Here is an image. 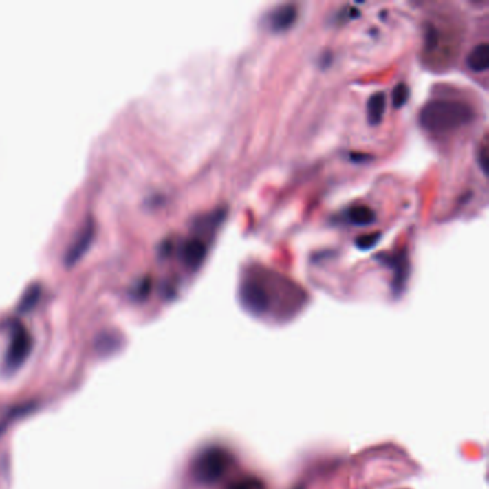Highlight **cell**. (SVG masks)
I'll list each match as a JSON object with an SVG mask.
<instances>
[{"mask_svg": "<svg viewBox=\"0 0 489 489\" xmlns=\"http://www.w3.org/2000/svg\"><path fill=\"white\" fill-rule=\"evenodd\" d=\"M474 109L459 100L433 99L420 109L419 122L432 132H446L468 125L474 120Z\"/></svg>", "mask_w": 489, "mask_h": 489, "instance_id": "1", "label": "cell"}, {"mask_svg": "<svg viewBox=\"0 0 489 489\" xmlns=\"http://www.w3.org/2000/svg\"><path fill=\"white\" fill-rule=\"evenodd\" d=\"M228 468V453L218 446H210L198 453L193 462L194 478L204 485L220 481Z\"/></svg>", "mask_w": 489, "mask_h": 489, "instance_id": "2", "label": "cell"}, {"mask_svg": "<svg viewBox=\"0 0 489 489\" xmlns=\"http://www.w3.org/2000/svg\"><path fill=\"white\" fill-rule=\"evenodd\" d=\"M240 300L243 306L252 314H263L270 307V296L263 285L257 281H246L240 289Z\"/></svg>", "mask_w": 489, "mask_h": 489, "instance_id": "3", "label": "cell"}, {"mask_svg": "<svg viewBox=\"0 0 489 489\" xmlns=\"http://www.w3.org/2000/svg\"><path fill=\"white\" fill-rule=\"evenodd\" d=\"M32 349V337L28 333V330L18 325V327L14 329L13 336H12V342L8 350L6 355V365L9 369H16L19 367L25 359L28 358L29 351Z\"/></svg>", "mask_w": 489, "mask_h": 489, "instance_id": "4", "label": "cell"}, {"mask_svg": "<svg viewBox=\"0 0 489 489\" xmlns=\"http://www.w3.org/2000/svg\"><path fill=\"white\" fill-rule=\"evenodd\" d=\"M94 234H95V223L92 218H88V220L82 224L79 231L75 234V237L69 244V247L66 248V254H65L66 264H72L80 257L82 252L85 251L91 244Z\"/></svg>", "mask_w": 489, "mask_h": 489, "instance_id": "5", "label": "cell"}, {"mask_svg": "<svg viewBox=\"0 0 489 489\" xmlns=\"http://www.w3.org/2000/svg\"><path fill=\"white\" fill-rule=\"evenodd\" d=\"M297 19V8L292 3L280 5L270 12L267 18V25L276 33L289 30Z\"/></svg>", "mask_w": 489, "mask_h": 489, "instance_id": "6", "label": "cell"}, {"mask_svg": "<svg viewBox=\"0 0 489 489\" xmlns=\"http://www.w3.org/2000/svg\"><path fill=\"white\" fill-rule=\"evenodd\" d=\"M383 263L389 265L393 270V290L400 293L406 284L408 274H409V261L406 252H398L395 256H387L383 259Z\"/></svg>", "mask_w": 489, "mask_h": 489, "instance_id": "7", "label": "cell"}, {"mask_svg": "<svg viewBox=\"0 0 489 489\" xmlns=\"http://www.w3.org/2000/svg\"><path fill=\"white\" fill-rule=\"evenodd\" d=\"M206 256H207V247L204 241H201L198 239L187 240L181 247V260L184 261L185 265L193 270L198 268L202 264Z\"/></svg>", "mask_w": 489, "mask_h": 489, "instance_id": "8", "label": "cell"}, {"mask_svg": "<svg viewBox=\"0 0 489 489\" xmlns=\"http://www.w3.org/2000/svg\"><path fill=\"white\" fill-rule=\"evenodd\" d=\"M466 65L470 71L485 72L489 67V45L483 42L472 49L466 58Z\"/></svg>", "mask_w": 489, "mask_h": 489, "instance_id": "9", "label": "cell"}, {"mask_svg": "<svg viewBox=\"0 0 489 489\" xmlns=\"http://www.w3.org/2000/svg\"><path fill=\"white\" fill-rule=\"evenodd\" d=\"M386 108V96L383 92H376L367 100V121L370 125H379L383 120Z\"/></svg>", "mask_w": 489, "mask_h": 489, "instance_id": "10", "label": "cell"}, {"mask_svg": "<svg viewBox=\"0 0 489 489\" xmlns=\"http://www.w3.org/2000/svg\"><path fill=\"white\" fill-rule=\"evenodd\" d=\"M347 218L351 224L359 226V227H366L375 223L376 214L372 208H369L366 206H356L351 207L347 213Z\"/></svg>", "mask_w": 489, "mask_h": 489, "instance_id": "11", "label": "cell"}, {"mask_svg": "<svg viewBox=\"0 0 489 489\" xmlns=\"http://www.w3.org/2000/svg\"><path fill=\"white\" fill-rule=\"evenodd\" d=\"M408 98H409V89L406 87V83H398V85L395 87V89H393V95H392L393 105L396 108L403 107L404 104H406Z\"/></svg>", "mask_w": 489, "mask_h": 489, "instance_id": "12", "label": "cell"}, {"mask_svg": "<svg viewBox=\"0 0 489 489\" xmlns=\"http://www.w3.org/2000/svg\"><path fill=\"white\" fill-rule=\"evenodd\" d=\"M39 294H41V285L39 284L29 285V289L26 290V293L23 294V298H22V307L23 309L30 307L33 303L38 300Z\"/></svg>", "mask_w": 489, "mask_h": 489, "instance_id": "13", "label": "cell"}, {"mask_svg": "<svg viewBox=\"0 0 489 489\" xmlns=\"http://www.w3.org/2000/svg\"><path fill=\"white\" fill-rule=\"evenodd\" d=\"M379 239H380V232L365 234V235H360V237L356 239V246L360 250H370L378 243Z\"/></svg>", "mask_w": 489, "mask_h": 489, "instance_id": "14", "label": "cell"}, {"mask_svg": "<svg viewBox=\"0 0 489 489\" xmlns=\"http://www.w3.org/2000/svg\"><path fill=\"white\" fill-rule=\"evenodd\" d=\"M227 489H260V483L256 479L235 481L227 486Z\"/></svg>", "mask_w": 489, "mask_h": 489, "instance_id": "15", "label": "cell"}, {"mask_svg": "<svg viewBox=\"0 0 489 489\" xmlns=\"http://www.w3.org/2000/svg\"><path fill=\"white\" fill-rule=\"evenodd\" d=\"M426 38H428V46H435L436 45V41H437V33L435 30V28H429L428 33H426Z\"/></svg>", "mask_w": 489, "mask_h": 489, "instance_id": "16", "label": "cell"}, {"mask_svg": "<svg viewBox=\"0 0 489 489\" xmlns=\"http://www.w3.org/2000/svg\"><path fill=\"white\" fill-rule=\"evenodd\" d=\"M486 161H488V157H486V149L483 148V149L481 151V155H479V165H481V168H482L483 174H486V171H488V168H486Z\"/></svg>", "mask_w": 489, "mask_h": 489, "instance_id": "17", "label": "cell"}]
</instances>
